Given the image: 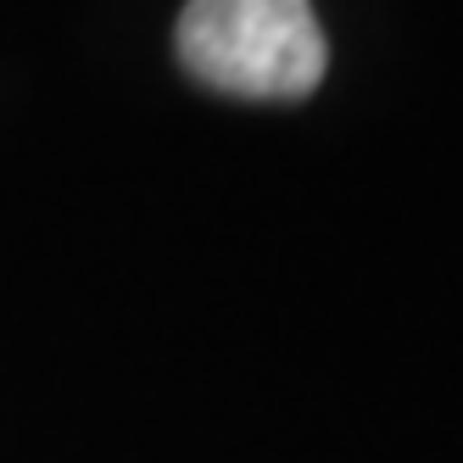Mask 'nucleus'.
<instances>
[{
    "mask_svg": "<svg viewBox=\"0 0 463 463\" xmlns=\"http://www.w3.org/2000/svg\"><path fill=\"white\" fill-rule=\"evenodd\" d=\"M174 45L195 84L235 101H302L329 68L313 0H190Z\"/></svg>",
    "mask_w": 463,
    "mask_h": 463,
    "instance_id": "obj_1",
    "label": "nucleus"
}]
</instances>
